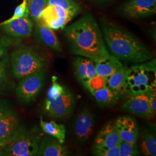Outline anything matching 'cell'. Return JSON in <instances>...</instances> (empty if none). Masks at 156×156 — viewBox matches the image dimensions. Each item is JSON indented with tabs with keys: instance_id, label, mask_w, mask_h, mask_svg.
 <instances>
[{
	"instance_id": "obj_18",
	"label": "cell",
	"mask_w": 156,
	"mask_h": 156,
	"mask_svg": "<svg viewBox=\"0 0 156 156\" xmlns=\"http://www.w3.org/2000/svg\"><path fill=\"white\" fill-rule=\"evenodd\" d=\"M126 67H122L106 78V87L111 90L119 100L129 94L126 82Z\"/></svg>"
},
{
	"instance_id": "obj_24",
	"label": "cell",
	"mask_w": 156,
	"mask_h": 156,
	"mask_svg": "<svg viewBox=\"0 0 156 156\" xmlns=\"http://www.w3.org/2000/svg\"><path fill=\"white\" fill-rule=\"evenodd\" d=\"M48 0H27L30 17L36 22L40 17L42 12L47 5Z\"/></svg>"
},
{
	"instance_id": "obj_9",
	"label": "cell",
	"mask_w": 156,
	"mask_h": 156,
	"mask_svg": "<svg viewBox=\"0 0 156 156\" xmlns=\"http://www.w3.org/2000/svg\"><path fill=\"white\" fill-rule=\"evenodd\" d=\"M117 11L122 16L129 19L153 16L156 13V0H126L119 6Z\"/></svg>"
},
{
	"instance_id": "obj_6",
	"label": "cell",
	"mask_w": 156,
	"mask_h": 156,
	"mask_svg": "<svg viewBox=\"0 0 156 156\" xmlns=\"http://www.w3.org/2000/svg\"><path fill=\"white\" fill-rule=\"evenodd\" d=\"M45 76V71H42L20 79L16 89V95L19 101L27 104L35 100L44 87Z\"/></svg>"
},
{
	"instance_id": "obj_16",
	"label": "cell",
	"mask_w": 156,
	"mask_h": 156,
	"mask_svg": "<svg viewBox=\"0 0 156 156\" xmlns=\"http://www.w3.org/2000/svg\"><path fill=\"white\" fill-rule=\"evenodd\" d=\"M71 153L67 146L58 140L50 136H45L42 138L40 144L37 156H68Z\"/></svg>"
},
{
	"instance_id": "obj_33",
	"label": "cell",
	"mask_w": 156,
	"mask_h": 156,
	"mask_svg": "<svg viewBox=\"0 0 156 156\" xmlns=\"http://www.w3.org/2000/svg\"><path fill=\"white\" fill-rule=\"evenodd\" d=\"M11 43L7 39H0V60L7 55L8 47Z\"/></svg>"
},
{
	"instance_id": "obj_15",
	"label": "cell",
	"mask_w": 156,
	"mask_h": 156,
	"mask_svg": "<svg viewBox=\"0 0 156 156\" xmlns=\"http://www.w3.org/2000/svg\"><path fill=\"white\" fill-rule=\"evenodd\" d=\"M114 122L106 123L95 138L94 148H113L119 146L121 142Z\"/></svg>"
},
{
	"instance_id": "obj_13",
	"label": "cell",
	"mask_w": 156,
	"mask_h": 156,
	"mask_svg": "<svg viewBox=\"0 0 156 156\" xmlns=\"http://www.w3.org/2000/svg\"><path fill=\"white\" fill-rule=\"evenodd\" d=\"M34 22L30 16H23L5 24H0V29L6 35L18 41L31 37Z\"/></svg>"
},
{
	"instance_id": "obj_27",
	"label": "cell",
	"mask_w": 156,
	"mask_h": 156,
	"mask_svg": "<svg viewBox=\"0 0 156 156\" xmlns=\"http://www.w3.org/2000/svg\"><path fill=\"white\" fill-rule=\"evenodd\" d=\"M10 68V58L6 56L0 60V89L5 86L8 80Z\"/></svg>"
},
{
	"instance_id": "obj_34",
	"label": "cell",
	"mask_w": 156,
	"mask_h": 156,
	"mask_svg": "<svg viewBox=\"0 0 156 156\" xmlns=\"http://www.w3.org/2000/svg\"><path fill=\"white\" fill-rule=\"evenodd\" d=\"M147 95L149 102L150 104L151 108L153 113L156 115V91H151L148 93H146Z\"/></svg>"
},
{
	"instance_id": "obj_35",
	"label": "cell",
	"mask_w": 156,
	"mask_h": 156,
	"mask_svg": "<svg viewBox=\"0 0 156 156\" xmlns=\"http://www.w3.org/2000/svg\"><path fill=\"white\" fill-rule=\"evenodd\" d=\"M7 140H0V156H5V149Z\"/></svg>"
},
{
	"instance_id": "obj_22",
	"label": "cell",
	"mask_w": 156,
	"mask_h": 156,
	"mask_svg": "<svg viewBox=\"0 0 156 156\" xmlns=\"http://www.w3.org/2000/svg\"><path fill=\"white\" fill-rule=\"evenodd\" d=\"M39 124L44 133L56 138L62 143H64L66 133V128L64 125L58 124L54 120L46 122L42 117L40 118Z\"/></svg>"
},
{
	"instance_id": "obj_3",
	"label": "cell",
	"mask_w": 156,
	"mask_h": 156,
	"mask_svg": "<svg viewBox=\"0 0 156 156\" xmlns=\"http://www.w3.org/2000/svg\"><path fill=\"white\" fill-rule=\"evenodd\" d=\"M12 73L16 79L45 71L50 62L48 55L33 45L17 44L10 57Z\"/></svg>"
},
{
	"instance_id": "obj_14",
	"label": "cell",
	"mask_w": 156,
	"mask_h": 156,
	"mask_svg": "<svg viewBox=\"0 0 156 156\" xmlns=\"http://www.w3.org/2000/svg\"><path fill=\"white\" fill-rule=\"evenodd\" d=\"M120 140L129 144H136L139 137V127L134 118L128 116L117 117L114 122Z\"/></svg>"
},
{
	"instance_id": "obj_2",
	"label": "cell",
	"mask_w": 156,
	"mask_h": 156,
	"mask_svg": "<svg viewBox=\"0 0 156 156\" xmlns=\"http://www.w3.org/2000/svg\"><path fill=\"white\" fill-rule=\"evenodd\" d=\"M100 28L108 51L119 60L140 64L153 58L146 45L116 23L102 19Z\"/></svg>"
},
{
	"instance_id": "obj_21",
	"label": "cell",
	"mask_w": 156,
	"mask_h": 156,
	"mask_svg": "<svg viewBox=\"0 0 156 156\" xmlns=\"http://www.w3.org/2000/svg\"><path fill=\"white\" fill-rule=\"evenodd\" d=\"M140 150L146 156H156V137L155 132L151 128H145L140 134Z\"/></svg>"
},
{
	"instance_id": "obj_36",
	"label": "cell",
	"mask_w": 156,
	"mask_h": 156,
	"mask_svg": "<svg viewBox=\"0 0 156 156\" xmlns=\"http://www.w3.org/2000/svg\"><path fill=\"white\" fill-rule=\"evenodd\" d=\"M97 1H107V0H97Z\"/></svg>"
},
{
	"instance_id": "obj_7",
	"label": "cell",
	"mask_w": 156,
	"mask_h": 156,
	"mask_svg": "<svg viewBox=\"0 0 156 156\" xmlns=\"http://www.w3.org/2000/svg\"><path fill=\"white\" fill-rule=\"evenodd\" d=\"M75 105L74 95L66 87L64 91L55 100H48L45 99L43 111L49 117L60 120L66 119L72 115Z\"/></svg>"
},
{
	"instance_id": "obj_1",
	"label": "cell",
	"mask_w": 156,
	"mask_h": 156,
	"mask_svg": "<svg viewBox=\"0 0 156 156\" xmlns=\"http://www.w3.org/2000/svg\"><path fill=\"white\" fill-rule=\"evenodd\" d=\"M70 51L75 55L96 60L109 56L102 33L97 22L90 13L64 28Z\"/></svg>"
},
{
	"instance_id": "obj_30",
	"label": "cell",
	"mask_w": 156,
	"mask_h": 156,
	"mask_svg": "<svg viewBox=\"0 0 156 156\" xmlns=\"http://www.w3.org/2000/svg\"><path fill=\"white\" fill-rule=\"evenodd\" d=\"M23 16H30L27 0H23L22 2L16 8L13 15L9 19L6 20L3 22L1 23L0 24H5Z\"/></svg>"
},
{
	"instance_id": "obj_12",
	"label": "cell",
	"mask_w": 156,
	"mask_h": 156,
	"mask_svg": "<svg viewBox=\"0 0 156 156\" xmlns=\"http://www.w3.org/2000/svg\"><path fill=\"white\" fill-rule=\"evenodd\" d=\"M32 35L35 41L39 45L58 53L62 52V44L56 34L41 20L34 22Z\"/></svg>"
},
{
	"instance_id": "obj_11",
	"label": "cell",
	"mask_w": 156,
	"mask_h": 156,
	"mask_svg": "<svg viewBox=\"0 0 156 156\" xmlns=\"http://www.w3.org/2000/svg\"><path fill=\"white\" fill-rule=\"evenodd\" d=\"M122 108L124 111L144 119H151L156 115L151 108L147 94L129 95Z\"/></svg>"
},
{
	"instance_id": "obj_8",
	"label": "cell",
	"mask_w": 156,
	"mask_h": 156,
	"mask_svg": "<svg viewBox=\"0 0 156 156\" xmlns=\"http://www.w3.org/2000/svg\"><path fill=\"white\" fill-rule=\"evenodd\" d=\"M82 10H68L59 6L46 5L39 19L53 30L64 29L68 23L81 13Z\"/></svg>"
},
{
	"instance_id": "obj_5",
	"label": "cell",
	"mask_w": 156,
	"mask_h": 156,
	"mask_svg": "<svg viewBox=\"0 0 156 156\" xmlns=\"http://www.w3.org/2000/svg\"><path fill=\"white\" fill-rule=\"evenodd\" d=\"M41 139L37 130L19 125L6 140L5 156H37Z\"/></svg>"
},
{
	"instance_id": "obj_23",
	"label": "cell",
	"mask_w": 156,
	"mask_h": 156,
	"mask_svg": "<svg viewBox=\"0 0 156 156\" xmlns=\"http://www.w3.org/2000/svg\"><path fill=\"white\" fill-rule=\"evenodd\" d=\"M97 104L102 107L115 106L119 102V98L106 86L91 93Z\"/></svg>"
},
{
	"instance_id": "obj_31",
	"label": "cell",
	"mask_w": 156,
	"mask_h": 156,
	"mask_svg": "<svg viewBox=\"0 0 156 156\" xmlns=\"http://www.w3.org/2000/svg\"><path fill=\"white\" fill-rule=\"evenodd\" d=\"M93 154L97 156H119V146L113 148H94Z\"/></svg>"
},
{
	"instance_id": "obj_4",
	"label": "cell",
	"mask_w": 156,
	"mask_h": 156,
	"mask_svg": "<svg viewBox=\"0 0 156 156\" xmlns=\"http://www.w3.org/2000/svg\"><path fill=\"white\" fill-rule=\"evenodd\" d=\"M129 95L146 94L156 89V59L140 63L126 69Z\"/></svg>"
},
{
	"instance_id": "obj_17",
	"label": "cell",
	"mask_w": 156,
	"mask_h": 156,
	"mask_svg": "<svg viewBox=\"0 0 156 156\" xmlns=\"http://www.w3.org/2000/svg\"><path fill=\"white\" fill-rule=\"evenodd\" d=\"M73 65L75 75L81 84L97 75L95 62L89 58L78 56L74 58Z\"/></svg>"
},
{
	"instance_id": "obj_25",
	"label": "cell",
	"mask_w": 156,
	"mask_h": 156,
	"mask_svg": "<svg viewBox=\"0 0 156 156\" xmlns=\"http://www.w3.org/2000/svg\"><path fill=\"white\" fill-rule=\"evenodd\" d=\"M82 84L91 93L106 86V78L97 75L93 78L82 83Z\"/></svg>"
},
{
	"instance_id": "obj_19",
	"label": "cell",
	"mask_w": 156,
	"mask_h": 156,
	"mask_svg": "<svg viewBox=\"0 0 156 156\" xmlns=\"http://www.w3.org/2000/svg\"><path fill=\"white\" fill-rule=\"evenodd\" d=\"M94 62L97 75L105 78L110 76L123 67L120 60L111 55L100 58Z\"/></svg>"
},
{
	"instance_id": "obj_20",
	"label": "cell",
	"mask_w": 156,
	"mask_h": 156,
	"mask_svg": "<svg viewBox=\"0 0 156 156\" xmlns=\"http://www.w3.org/2000/svg\"><path fill=\"white\" fill-rule=\"evenodd\" d=\"M20 125L19 117L13 111L0 119V140H8Z\"/></svg>"
},
{
	"instance_id": "obj_26",
	"label": "cell",
	"mask_w": 156,
	"mask_h": 156,
	"mask_svg": "<svg viewBox=\"0 0 156 156\" xmlns=\"http://www.w3.org/2000/svg\"><path fill=\"white\" fill-rule=\"evenodd\" d=\"M51 84L48 90L46 100H53L58 97L64 91L66 87L57 81V78L53 76L51 78Z\"/></svg>"
},
{
	"instance_id": "obj_32",
	"label": "cell",
	"mask_w": 156,
	"mask_h": 156,
	"mask_svg": "<svg viewBox=\"0 0 156 156\" xmlns=\"http://www.w3.org/2000/svg\"><path fill=\"white\" fill-rule=\"evenodd\" d=\"M12 111L11 106L8 101L0 100V119Z\"/></svg>"
},
{
	"instance_id": "obj_28",
	"label": "cell",
	"mask_w": 156,
	"mask_h": 156,
	"mask_svg": "<svg viewBox=\"0 0 156 156\" xmlns=\"http://www.w3.org/2000/svg\"><path fill=\"white\" fill-rule=\"evenodd\" d=\"M119 156H135L139 155L140 151L136 144H129L121 141L119 145Z\"/></svg>"
},
{
	"instance_id": "obj_10",
	"label": "cell",
	"mask_w": 156,
	"mask_h": 156,
	"mask_svg": "<svg viewBox=\"0 0 156 156\" xmlns=\"http://www.w3.org/2000/svg\"><path fill=\"white\" fill-rule=\"evenodd\" d=\"M94 126V115L90 109L84 107L78 112L73 123L75 140L80 144L86 143L93 133Z\"/></svg>"
},
{
	"instance_id": "obj_29",
	"label": "cell",
	"mask_w": 156,
	"mask_h": 156,
	"mask_svg": "<svg viewBox=\"0 0 156 156\" xmlns=\"http://www.w3.org/2000/svg\"><path fill=\"white\" fill-rule=\"evenodd\" d=\"M47 5L59 6L68 10L82 9L81 4L77 0H48Z\"/></svg>"
}]
</instances>
